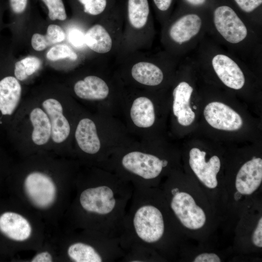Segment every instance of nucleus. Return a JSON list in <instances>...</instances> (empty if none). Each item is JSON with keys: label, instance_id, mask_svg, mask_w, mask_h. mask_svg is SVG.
<instances>
[{"label": "nucleus", "instance_id": "1a4fd4ad", "mask_svg": "<svg viewBox=\"0 0 262 262\" xmlns=\"http://www.w3.org/2000/svg\"><path fill=\"white\" fill-rule=\"evenodd\" d=\"M34 232L33 222L25 214L14 210L0 213V235L6 240L25 244L33 238Z\"/></svg>", "mask_w": 262, "mask_h": 262}, {"label": "nucleus", "instance_id": "5701e85b", "mask_svg": "<svg viewBox=\"0 0 262 262\" xmlns=\"http://www.w3.org/2000/svg\"><path fill=\"white\" fill-rule=\"evenodd\" d=\"M33 126L32 139L38 146L46 144L51 137V125L47 114L41 109L35 108L30 114Z\"/></svg>", "mask_w": 262, "mask_h": 262}, {"label": "nucleus", "instance_id": "dca6fc26", "mask_svg": "<svg viewBox=\"0 0 262 262\" xmlns=\"http://www.w3.org/2000/svg\"><path fill=\"white\" fill-rule=\"evenodd\" d=\"M262 181V160L254 157L245 163L236 177L235 187L242 195H249L254 192Z\"/></svg>", "mask_w": 262, "mask_h": 262}, {"label": "nucleus", "instance_id": "f03ea898", "mask_svg": "<svg viewBox=\"0 0 262 262\" xmlns=\"http://www.w3.org/2000/svg\"><path fill=\"white\" fill-rule=\"evenodd\" d=\"M133 186L119 238L120 245L125 252L134 246H144L155 252L166 231L161 197L153 187Z\"/></svg>", "mask_w": 262, "mask_h": 262}, {"label": "nucleus", "instance_id": "c756f323", "mask_svg": "<svg viewBox=\"0 0 262 262\" xmlns=\"http://www.w3.org/2000/svg\"><path fill=\"white\" fill-rule=\"evenodd\" d=\"M68 40L74 47L80 48L85 45L84 33L79 29H71L68 33Z\"/></svg>", "mask_w": 262, "mask_h": 262}, {"label": "nucleus", "instance_id": "6e6552de", "mask_svg": "<svg viewBox=\"0 0 262 262\" xmlns=\"http://www.w3.org/2000/svg\"><path fill=\"white\" fill-rule=\"evenodd\" d=\"M168 194L169 208L183 226L197 229L204 225L205 213L190 194L180 191L176 187L169 188Z\"/></svg>", "mask_w": 262, "mask_h": 262}, {"label": "nucleus", "instance_id": "e433bc0d", "mask_svg": "<svg viewBox=\"0 0 262 262\" xmlns=\"http://www.w3.org/2000/svg\"><path fill=\"white\" fill-rule=\"evenodd\" d=\"M185 0L193 5L198 6V5L203 4L205 2L206 0Z\"/></svg>", "mask_w": 262, "mask_h": 262}, {"label": "nucleus", "instance_id": "cd10ccee", "mask_svg": "<svg viewBox=\"0 0 262 262\" xmlns=\"http://www.w3.org/2000/svg\"><path fill=\"white\" fill-rule=\"evenodd\" d=\"M46 57L48 60L52 61L66 58L75 61L78 59V55L69 46L66 44H58L49 49L47 53Z\"/></svg>", "mask_w": 262, "mask_h": 262}, {"label": "nucleus", "instance_id": "f8f14e48", "mask_svg": "<svg viewBox=\"0 0 262 262\" xmlns=\"http://www.w3.org/2000/svg\"><path fill=\"white\" fill-rule=\"evenodd\" d=\"M206 152L194 147L189 152V164L199 180L207 187L215 188L218 184L216 176L220 170L221 162L218 156H212L205 161Z\"/></svg>", "mask_w": 262, "mask_h": 262}, {"label": "nucleus", "instance_id": "9b49d317", "mask_svg": "<svg viewBox=\"0 0 262 262\" xmlns=\"http://www.w3.org/2000/svg\"><path fill=\"white\" fill-rule=\"evenodd\" d=\"M213 22L218 33L230 43H238L247 36L246 25L234 11L228 6H221L215 10Z\"/></svg>", "mask_w": 262, "mask_h": 262}, {"label": "nucleus", "instance_id": "412c9836", "mask_svg": "<svg viewBox=\"0 0 262 262\" xmlns=\"http://www.w3.org/2000/svg\"><path fill=\"white\" fill-rule=\"evenodd\" d=\"M21 87L18 80L7 76L0 81V111L3 115H11L21 98Z\"/></svg>", "mask_w": 262, "mask_h": 262}, {"label": "nucleus", "instance_id": "c9c22d12", "mask_svg": "<svg viewBox=\"0 0 262 262\" xmlns=\"http://www.w3.org/2000/svg\"><path fill=\"white\" fill-rule=\"evenodd\" d=\"M156 8L160 11L164 12L170 7L173 0H152Z\"/></svg>", "mask_w": 262, "mask_h": 262}, {"label": "nucleus", "instance_id": "bb28decb", "mask_svg": "<svg viewBox=\"0 0 262 262\" xmlns=\"http://www.w3.org/2000/svg\"><path fill=\"white\" fill-rule=\"evenodd\" d=\"M156 252L142 246H134L129 248L121 262H145L152 261Z\"/></svg>", "mask_w": 262, "mask_h": 262}, {"label": "nucleus", "instance_id": "a878e982", "mask_svg": "<svg viewBox=\"0 0 262 262\" xmlns=\"http://www.w3.org/2000/svg\"><path fill=\"white\" fill-rule=\"evenodd\" d=\"M41 66L40 60L34 56H28L15 63L14 74L19 81H24L37 71Z\"/></svg>", "mask_w": 262, "mask_h": 262}, {"label": "nucleus", "instance_id": "72a5a7b5", "mask_svg": "<svg viewBox=\"0 0 262 262\" xmlns=\"http://www.w3.org/2000/svg\"><path fill=\"white\" fill-rule=\"evenodd\" d=\"M252 242L257 247H262V218H261L252 235Z\"/></svg>", "mask_w": 262, "mask_h": 262}, {"label": "nucleus", "instance_id": "423d86ee", "mask_svg": "<svg viewBox=\"0 0 262 262\" xmlns=\"http://www.w3.org/2000/svg\"><path fill=\"white\" fill-rule=\"evenodd\" d=\"M120 164L124 172L120 177L132 185L153 187L154 180L160 176L168 161L152 154L132 151L122 156Z\"/></svg>", "mask_w": 262, "mask_h": 262}, {"label": "nucleus", "instance_id": "7ed1b4c3", "mask_svg": "<svg viewBox=\"0 0 262 262\" xmlns=\"http://www.w3.org/2000/svg\"><path fill=\"white\" fill-rule=\"evenodd\" d=\"M125 254L119 239L84 229L71 230L64 248L72 262H120Z\"/></svg>", "mask_w": 262, "mask_h": 262}, {"label": "nucleus", "instance_id": "473e14b6", "mask_svg": "<svg viewBox=\"0 0 262 262\" xmlns=\"http://www.w3.org/2000/svg\"><path fill=\"white\" fill-rule=\"evenodd\" d=\"M54 261L52 253L48 250L37 252L30 260L31 262H52Z\"/></svg>", "mask_w": 262, "mask_h": 262}, {"label": "nucleus", "instance_id": "f704fd0d", "mask_svg": "<svg viewBox=\"0 0 262 262\" xmlns=\"http://www.w3.org/2000/svg\"><path fill=\"white\" fill-rule=\"evenodd\" d=\"M194 262H220V258L214 253H204L197 255Z\"/></svg>", "mask_w": 262, "mask_h": 262}, {"label": "nucleus", "instance_id": "4c0bfd02", "mask_svg": "<svg viewBox=\"0 0 262 262\" xmlns=\"http://www.w3.org/2000/svg\"><path fill=\"white\" fill-rule=\"evenodd\" d=\"M194 108H195V109H196V106H194Z\"/></svg>", "mask_w": 262, "mask_h": 262}, {"label": "nucleus", "instance_id": "a211bd4d", "mask_svg": "<svg viewBox=\"0 0 262 262\" xmlns=\"http://www.w3.org/2000/svg\"><path fill=\"white\" fill-rule=\"evenodd\" d=\"M193 87L185 82H180L174 89L173 111L181 125H191L195 118V114L190 106Z\"/></svg>", "mask_w": 262, "mask_h": 262}, {"label": "nucleus", "instance_id": "c85d7f7f", "mask_svg": "<svg viewBox=\"0 0 262 262\" xmlns=\"http://www.w3.org/2000/svg\"><path fill=\"white\" fill-rule=\"evenodd\" d=\"M48 10V16L51 20H65L67 18L65 5L62 0H41Z\"/></svg>", "mask_w": 262, "mask_h": 262}, {"label": "nucleus", "instance_id": "2eb2a0df", "mask_svg": "<svg viewBox=\"0 0 262 262\" xmlns=\"http://www.w3.org/2000/svg\"><path fill=\"white\" fill-rule=\"evenodd\" d=\"M202 26L200 17L196 14H187L169 25L165 35L169 41L181 45L188 41L199 33Z\"/></svg>", "mask_w": 262, "mask_h": 262}, {"label": "nucleus", "instance_id": "f3484780", "mask_svg": "<svg viewBox=\"0 0 262 262\" xmlns=\"http://www.w3.org/2000/svg\"><path fill=\"white\" fill-rule=\"evenodd\" d=\"M42 106L47 114L51 125V137L56 143L64 142L68 136L70 127L63 115L61 103L54 98L44 100Z\"/></svg>", "mask_w": 262, "mask_h": 262}, {"label": "nucleus", "instance_id": "f257e3e1", "mask_svg": "<svg viewBox=\"0 0 262 262\" xmlns=\"http://www.w3.org/2000/svg\"><path fill=\"white\" fill-rule=\"evenodd\" d=\"M100 175L75 180L67 209L70 230H88L119 240L133 186L119 176Z\"/></svg>", "mask_w": 262, "mask_h": 262}, {"label": "nucleus", "instance_id": "aec40b11", "mask_svg": "<svg viewBox=\"0 0 262 262\" xmlns=\"http://www.w3.org/2000/svg\"><path fill=\"white\" fill-rule=\"evenodd\" d=\"M75 138L81 149L84 153L94 155L100 148L95 123L89 118H83L79 122L76 131Z\"/></svg>", "mask_w": 262, "mask_h": 262}, {"label": "nucleus", "instance_id": "9d476101", "mask_svg": "<svg viewBox=\"0 0 262 262\" xmlns=\"http://www.w3.org/2000/svg\"><path fill=\"white\" fill-rule=\"evenodd\" d=\"M129 64L131 77L137 82L146 86H155L164 79L162 69L152 60L137 51L118 59Z\"/></svg>", "mask_w": 262, "mask_h": 262}, {"label": "nucleus", "instance_id": "6ab92c4d", "mask_svg": "<svg viewBox=\"0 0 262 262\" xmlns=\"http://www.w3.org/2000/svg\"><path fill=\"white\" fill-rule=\"evenodd\" d=\"M74 91L81 98L100 100L108 97L109 88L106 82L100 77L89 75L78 81L74 84Z\"/></svg>", "mask_w": 262, "mask_h": 262}, {"label": "nucleus", "instance_id": "20e7f679", "mask_svg": "<svg viewBox=\"0 0 262 262\" xmlns=\"http://www.w3.org/2000/svg\"><path fill=\"white\" fill-rule=\"evenodd\" d=\"M152 31L148 0H127L117 59L146 49L151 42Z\"/></svg>", "mask_w": 262, "mask_h": 262}, {"label": "nucleus", "instance_id": "39448f33", "mask_svg": "<svg viewBox=\"0 0 262 262\" xmlns=\"http://www.w3.org/2000/svg\"><path fill=\"white\" fill-rule=\"evenodd\" d=\"M84 33V44L92 51L103 55L116 54L121 43L123 12L115 5Z\"/></svg>", "mask_w": 262, "mask_h": 262}, {"label": "nucleus", "instance_id": "4468645a", "mask_svg": "<svg viewBox=\"0 0 262 262\" xmlns=\"http://www.w3.org/2000/svg\"><path fill=\"white\" fill-rule=\"evenodd\" d=\"M212 63L215 72L225 85L235 90L243 87L245 82L244 73L232 59L218 54L213 57Z\"/></svg>", "mask_w": 262, "mask_h": 262}, {"label": "nucleus", "instance_id": "2f4dec72", "mask_svg": "<svg viewBox=\"0 0 262 262\" xmlns=\"http://www.w3.org/2000/svg\"><path fill=\"white\" fill-rule=\"evenodd\" d=\"M29 0H9V4L12 12L17 15L23 13L28 6Z\"/></svg>", "mask_w": 262, "mask_h": 262}, {"label": "nucleus", "instance_id": "393cba45", "mask_svg": "<svg viewBox=\"0 0 262 262\" xmlns=\"http://www.w3.org/2000/svg\"><path fill=\"white\" fill-rule=\"evenodd\" d=\"M115 0H74L83 14L98 19L115 5Z\"/></svg>", "mask_w": 262, "mask_h": 262}, {"label": "nucleus", "instance_id": "0eeeda50", "mask_svg": "<svg viewBox=\"0 0 262 262\" xmlns=\"http://www.w3.org/2000/svg\"><path fill=\"white\" fill-rule=\"evenodd\" d=\"M21 186L26 201L41 213L52 209L58 202L60 185L46 173L39 171L30 172L23 179Z\"/></svg>", "mask_w": 262, "mask_h": 262}, {"label": "nucleus", "instance_id": "b1692460", "mask_svg": "<svg viewBox=\"0 0 262 262\" xmlns=\"http://www.w3.org/2000/svg\"><path fill=\"white\" fill-rule=\"evenodd\" d=\"M66 34L62 28L55 24H50L47 28L45 35L36 33L33 34L31 44L36 51H42L48 47L63 41Z\"/></svg>", "mask_w": 262, "mask_h": 262}, {"label": "nucleus", "instance_id": "4be33fe9", "mask_svg": "<svg viewBox=\"0 0 262 262\" xmlns=\"http://www.w3.org/2000/svg\"><path fill=\"white\" fill-rule=\"evenodd\" d=\"M131 117L134 124L140 128L151 127L155 121L154 108L151 100L146 97H140L133 102Z\"/></svg>", "mask_w": 262, "mask_h": 262}, {"label": "nucleus", "instance_id": "7c9ffc66", "mask_svg": "<svg viewBox=\"0 0 262 262\" xmlns=\"http://www.w3.org/2000/svg\"><path fill=\"white\" fill-rule=\"evenodd\" d=\"M239 7L244 12H252L262 3V0H234Z\"/></svg>", "mask_w": 262, "mask_h": 262}, {"label": "nucleus", "instance_id": "ddd939ff", "mask_svg": "<svg viewBox=\"0 0 262 262\" xmlns=\"http://www.w3.org/2000/svg\"><path fill=\"white\" fill-rule=\"evenodd\" d=\"M207 122L213 128L224 131H235L241 128L240 115L229 106L220 102L209 103L204 110Z\"/></svg>", "mask_w": 262, "mask_h": 262}]
</instances>
